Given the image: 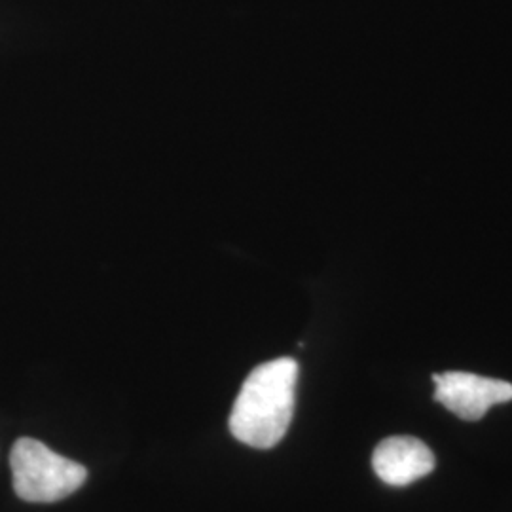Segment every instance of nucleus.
I'll return each instance as SVG.
<instances>
[{
  "instance_id": "3",
  "label": "nucleus",
  "mask_w": 512,
  "mask_h": 512,
  "mask_svg": "<svg viewBox=\"0 0 512 512\" xmlns=\"http://www.w3.org/2000/svg\"><path fill=\"white\" fill-rule=\"evenodd\" d=\"M435 401L463 421H478L495 404L512 401V384L471 372L435 374Z\"/></svg>"
},
{
  "instance_id": "4",
  "label": "nucleus",
  "mask_w": 512,
  "mask_h": 512,
  "mask_svg": "<svg viewBox=\"0 0 512 512\" xmlns=\"http://www.w3.org/2000/svg\"><path fill=\"white\" fill-rule=\"evenodd\" d=\"M372 467L385 484L408 486L433 473L435 454L416 437H389L376 446Z\"/></svg>"
},
{
  "instance_id": "2",
  "label": "nucleus",
  "mask_w": 512,
  "mask_h": 512,
  "mask_svg": "<svg viewBox=\"0 0 512 512\" xmlns=\"http://www.w3.org/2000/svg\"><path fill=\"white\" fill-rule=\"evenodd\" d=\"M14 490L19 499L29 503H55L76 490L88 478L84 465L63 458L50 450L44 442L19 439L10 454Z\"/></svg>"
},
{
  "instance_id": "1",
  "label": "nucleus",
  "mask_w": 512,
  "mask_h": 512,
  "mask_svg": "<svg viewBox=\"0 0 512 512\" xmlns=\"http://www.w3.org/2000/svg\"><path fill=\"white\" fill-rule=\"evenodd\" d=\"M296 384L298 363L291 357L256 366L232 408V435L256 450L277 446L293 421Z\"/></svg>"
}]
</instances>
